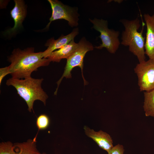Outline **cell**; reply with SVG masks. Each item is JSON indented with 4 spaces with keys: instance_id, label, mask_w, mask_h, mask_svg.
Wrapping results in <instances>:
<instances>
[{
    "instance_id": "1",
    "label": "cell",
    "mask_w": 154,
    "mask_h": 154,
    "mask_svg": "<svg viewBox=\"0 0 154 154\" xmlns=\"http://www.w3.org/2000/svg\"><path fill=\"white\" fill-rule=\"evenodd\" d=\"M9 66L12 78L23 79L31 77L32 73L41 66H47L50 61L44 57L43 52H35L34 48L13 50L8 56Z\"/></svg>"
},
{
    "instance_id": "2",
    "label": "cell",
    "mask_w": 154,
    "mask_h": 154,
    "mask_svg": "<svg viewBox=\"0 0 154 154\" xmlns=\"http://www.w3.org/2000/svg\"><path fill=\"white\" fill-rule=\"evenodd\" d=\"M120 22L125 28L122 33L121 44L128 46L129 50L137 57L139 62L145 60V38L143 34L145 23L142 21V29L139 32L141 25L138 18L131 20L121 19Z\"/></svg>"
},
{
    "instance_id": "3",
    "label": "cell",
    "mask_w": 154,
    "mask_h": 154,
    "mask_svg": "<svg viewBox=\"0 0 154 154\" xmlns=\"http://www.w3.org/2000/svg\"><path fill=\"white\" fill-rule=\"evenodd\" d=\"M43 78L36 79L31 77L24 79H17L11 78L8 79L6 84L12 86L16 89L17 93L25 101L28 111H33L34 102L39 100L45 105L48 96L42 88Z\"/></svg>"
},
{
    "instance_id": "4",
    "label": "cell",
    "mask_w": 154,
    "mask_h": 154,
    "mask_svg": "<svg viewBox=\"0 0 154 154\" xmlns=\"http://www.w3.org/2000/svg\"><path fill=\"white\" fill-rule=\"evenodd\" d=\"M89 20L93 24V28L100 33L99 37L102 42L99 46L94 48L99 49L105 48L110 53L115 54L121 44L119 38V31L109 29L107 20L96 18Z\"/></svg>"
},
{
    "instance_id": "5",
    "label": "cell",
    "mask_w": 154,
    "mask_h": 154,
    "mask_svg": "<svg viewBox=\"0 0 154 154\" xmlns=\"http://www.w3.org/2000/svg\"><path fill=\"white\" fill-rule=\"evenodd\" d=\"M78 43L79 46L77 49L67 59L64 72L57 83V87L54 93L55 95H56L59 86L62 79L64 77L66 78H71V71L76 66L79 67L81 68L84 84H86V81L85 80L83 74L84 59L86 53L88 51L93 50L94 47L92 44L86 40L84 37L82 38Z\"/></svg>"
},
{
    "instance_id": "6",
    "label": "cell",
    "mask_w": 154,
    "mask_h": 154,
    "mask_svg": "<svg viewBox=\"0 0 154 154\" xmlns=\"http://www.w3.org/2000/svg\"><path fill=\"white\" fill-rule=\"evenodd\" d=\"M52 10V14L50 22L46 27L48 28L51 23L58 19H64L68 21L71 27L78 25L79 14L76 8L65 5L57 0H48Z\"/></svg>"
},
{
    "instance_id": "7",
    "label": "cell",
    "mask_w": 154,
    "mask_h": 154,
    "mask_svg": "<svg viewBox=\"0 0 154 154\" xmlns=\"http://www.w3.org/2000/svg\"><path fill=\"white\" fill-rule=\"evenodd\" d=\"M134 71L138 77L141 91H148L154 88V59L139 62Z\"/></svg>"
},
{
    "instance_id": "8",
    "label": "cell",
    "mask_w": 154,
    "mask_h": 154,
    "mask_svg": "<svg viewBox=\"0 0 154 154\" xmlns=\"http://www.w3.org/2000/svg\"><path fill=\"white\" fill-rule=\"evenodd\" d=\"M15 6L11 10L10 14L13 19L14 25L13 27L8 30L6 33L13 35L22 27V23L27 14V8L24 2L22 0H14Z\"/></svg>"
},
{
    "instance_id": "9",
    "label": "cell",
    "mask_w": 154,
    "mask_h": 154,
    "mask_svg": "<svg viewBox=\"0 0 154 154\" xmlns=\"http://www.w3.org/2000/svg\"><path fill=\"white\" fill-rule=\"evenodd\" d=\"M143 18L147 27L145 44V54L149 59H154V13L145 14Z\"/></svg>"
},
{
    "instance_id": "10",
    "label": "cell",
    "mask_w": 154,
    "mask_h": 154,
    "mask_svg": "<svg viewBox=\"0 0 154 154\" xmlns=\"http://www.w3.org/2000/svg\"><path fill=\"white\" fill-rule=\"evenodd\" d=\"M78 31V28H76L68 35H61L56 40L52 38L48 40L45 44V45L48 47L43 52L44 57L47 58L55 50L62 48L74 40L79 33Z\"/></svg>"
},
{
    "instance_id": "11",
    "label": "cell",
    "mask_w": 154,
    "mask_h": 154,
    "mask_svg": "<svg viewBox=\"0 0 154 154\" xmlns=\"http://www.w3.org/2000/svg\"><path fill=\"white\" fill-rule=\"evenodd\" d=\"M86 135L92 139L102 149L108 153L113 147V142L110 135L100 130L95 131L86 126L84 128Z\"/></svg>"
},
{
    "instance_id": "12",
    "label": "cell",
    "mask_w": 154,
    "mask_h": 154,
    "mask_svg": "<svg viewBox=\"0 0 154 154\" xmlns=\"http://www.w3.org/2000/svg\"><path fill=\"white\" fill-rule=\"evenodd\" d=\"M79 46L74 39L62 48L52 52L47 58L50 61L59 62L62 59L68 58L76 50Z\"/></svg>"
},
{
    "instance_id": "13",
    "label": "cell",
    "mask_w": 154,
    "mask_h": 154,
    "mask_svg": "<svg viewBox=\"0 0 154 154\" xmlns=\"http://www.w3.org/2000/svg\"><path fill=\"white\" fill-rule=\"evenodd\" d=\"M29 139L23 143H17L14 144V149L17 154H47L45 153H41L37 148L36 138Z\"/></svg>"
},
{
    "instance_id": "14",
    "label": "cell",
    "mask_w": 154,
    "mask_h": 154,
    "mask_svg": "<svg viewBox=\"0 0 154 154\" xmlns=\"http://www.w3.org/2000/svg\"><path fill=\"white\" fill-rule=\"evenodd\" d=\"M143 108L146 116L154 117V88L144 92Z\"/></svg>"
},
{
    "instance_id": "15",
    "label": "cell",
    "mask_w": 154,
    "mask_h": 154,
    "mask_svg": "<svg viewBox=\"0 0 154 154\" xmlns=\"http://www.w3.org/2000/svg\"><path fill=\"white\" fill-rule=\"evenodd\" d=\"M14 144L11 142H2L0 144V154H17Z\"/></svg>"
},
{
    "instance_id": "16",
    "label": "cell",
    "mask_w": 154,
    "mask_h": 154,
    "mask_svg": "<svg viewBox=\"0 0 154 154\" xmlns=\"http://www.w3.org/2000/svg\"><path fill=\"white\" fill-rule=\"evenodd\" d=\"M50 120L48 117L45 114H42L37 118L36 125L39 130L46 129L48 126Z\"/></svg>"
},
{
    "instance_id": "17",
    "label": "cell",
    "mask_w": 154,
    "mask_h": 154,
    "mask_svg": "<svg viewBox=\"0 0 154 154\" xmlns=\"http://www.w3.org/2000/svg\"><path fill=\"white\" fill-rule=\"evenodd\" d=\"M124 150L123 145L118 144L109 151L108 154H123Z\"/></svg>"
},
{
    "instance_id": "18",
    "label": "cell",
    "mask_w": 154,
    "mask_h": 154,
    "mask_svg": "<svg viewBox=\"0 0 154 154\" xmlns=\"http://www.w3.org/2000/svg\"><path fill=\"white\" fill-rule=\"evenodd\" d=\"M10 72L9 70V66L0 68V84L1 85L2 81L5 76L8 74H10Z\"/></svg>"
},
{
    "instance_id": "19",
    "label": "cell",
    "mask_w": 154,
    "mask_h": 154,
    "mask_svg": "<svg viewBox=\"0 0 154 154\" xmlns=\"http://www.w3.org/2000/svg\"><path fill=\"white\" fill-rule=\"evenodd\" d=\"M114 2H117V3H120L123 1V0H114Z\"/></svg>"
}]
</instances>
